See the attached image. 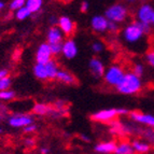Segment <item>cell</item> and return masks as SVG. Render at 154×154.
Segmentation results:
<instances>
[{
    "label": "cell",
    "instance_id": "cell-12",
    "mask_svg": "<svg viewBox=\"0 0 154 154\" xmlns=\"http://www.w3.org/2000/svg\"><path fill=\"white\" fill-rule=\"evenodd\" d=\"M64 33L59 29L58 26H52L48 29L46 32V41L49 44L53 43H62L64 42Z\"/></svg>",
    "mask_w": 154,
    "mask_h": 154
},
{
    "label": "cell",
    "instance_id": "cell-21",
    "mask_svg": "<svg viewBox=\"0 0 154 154\" xmlns=\"http://www.w3.org/2000/svg\"><path fill=\"white\" fill-rule=\"evenodd\" d=\"M114 154H135L134 148L129 142H120L116 144V149Z\"/></svg>",
    "mask_w": 154,
    "mask_h": 154
},
{
    "label": "cell",
    "instance_id": "cell-26",
    "mask_svg": "<svg viewBox=\"0 0 154 154\" xmlns=\"http://www.w3.org/2000/svg\"><path fill=\"white\" fill-rule=\"evenodd\" d=\"M11 84H12V80H11L10 77H5L1 79L0 80V92L10 90Z\"/></svg>",
    "mask_w": 154,
    "mask_h": 154
},
{
    "label": "cell",
    "instance_id": "cell-25",
    "mask_svg": "<svg viewBox=\"0 0 154 154\" xmlns=\"http://www.w3.org/2000/svg\"><path fill=\"white\" fill-rule=\"evenodd\" d=\"M26 5V1L25 0H12L10 3H9V9L13 12H15V11L20 10L21 8L25 7Z\"/></svg>",
    "mask_w": 154,
    "mask_h": 154
},
{
    "label": "cell",
    "instance_id": "cell-29",
    "mask_svg": "<svg viewBox=\"0 0 154 154\" xmlns=\"http://www.w3.org/2000/svg\"><path fill=\"white\" fill-rule=\"evenodd\" d=\"M143 72H144V68H143V66H142L141 64H136L135 66H134L133 73H135L137 77L140 78L142 75H143Z\"/></svg>",
    "mask_w": 154,
    "mask_h": 154
},
{
    "label": "cell",
    "instance_id": "cell-35",
    "mask_svg": "<svg viewBox=\"0 0 154 154\" xmlns=\"http://www.w3.org/2000/svg\"><path fill=\"white\" fill-rule=\"evenodd\" d=\"M88 9H90V3L88 2V1H83L82 3H81V11H82L83 13L88 12Z\"/></svg>",
    "mask_w": 154,
    "mask_h": 154
},
{
    "label": "cell",
    "instance_id": "cell-3",
    "mask_svg": "<svg viewBox=\"0 0 154 154\" xmlns=\"http://www.w3.org/2000/svg\"><path fill=\"white\" fill-rule=\"evenodd\" d=\"M105 17L109 22H113L116 24L123 23L127 18V9L125 5L121 3L112 5L108 7L107 10L105 11Z\"/></svg>",
    "mask_w": 154,
    "mask_h": 154
},
{
    "label": "cell",
    "instance_id": "cell-40",
    "mask_svg": "<svg viewBox=\"0 0 154 154\" xmlns=\"http://www.w3.org/2000/svg\"><path fill=\"white\" fill-rule=\"evenodd\" d=\"M5 119H7V114H2V113H0V122L5 121Z\"/></svg>",
    "mask_w": 154,
    "mask_h": 154
},
{
    "label": "cell",
    "instance_id": "cell-42",
    "mask_svg": "<svg viewBox=\"0 0 154 154\" xmlns=\"http://www.w3.org/2000/svg\"><path fill=\"white\" fill-rule=\"evenodd\" d=\"M2 131H3L2 127H1V126H0V134H2Z\"/></svg>",
    "mask_w": 154,
    "mask_h": 154
},
{
    "label": "cell",
    "instance_id": "cell-2",
    "mask_svg": "<svg viewBox=\"0 0 154 154\" xmlns=\"http://www.w3.org/2000/svg\"><path fill=\"white\" fill-rule=\"evenodd\" d=\"M142 88V83L140 78L137 77L135 73L126 72L122 81L116 86V91L123 95H134L140 92Z\"/></svg>",
    "mask_w": 154,
    "mask_h": 154
},
{
    "label": "cell",
    "instance_id": "cell-13",
    "mask_svg": "<svg viewBox=\"0 0 154 154\" xmlns=\"http://www.w3.org/2000/svg\"><path fill=\"white\" fill-rule=\"evenodd\" d=\"M58 27H59V29L63 31V33H64L65 36H71L72 33H73V31H75V28L73 21L66 15H63V16L59 17Z\"/></svg>",
    "mask_w": 154,
    "mask_h": 154
},
{
    "label": "cell",
    "instance_id": "cell-23",
    "mask_svg": "<svg viewBox=\"0 0 154 154\" xmlns=\"http://www.w3.org/2000/svg\"><path fill=\"white\" fill-rule=\"evenodd\" d=\"M14 16L17 18L18 21H24L26 18H28L29 16H31V12L26 8V7H23V8H21L20 10L14 12Z\"/></svg>",
    "mask_w": 154,
    "mask_h": 154
},
{
    "label": "cell",
    "instance_id": "cell-17",
    "mask_svg": "<svg viewBox=\"0 0 154 154\" xmlns=\"http://www.w3.org/2000/svg\"><path fill=\"white\" fill-rule=\"evenodd\" d=\"M45 65V69H46V72H48V78L49 80H56V77H57V73L59 71V66L57 64V62L55 59H52L50 60L49 63H46Z\"/></svg>",
    "mask_w": 154,
    "mask_h": 154
},
{
    "label": "cell",
    "instance_id": "cell-16",
    "mask_svg": "<svg viewBox=\"0 0 154 154\" xmlns=\"http://www.w3.org/2000/svg\"><path fill=\"white\" fill-rule=\"evenodd\" d=\"M116 149V143L114 141H105V142H99L95 146V151L97 153H103V154H110L114 153Z\"/></svg>",
    "mask_w": 154,
    "mask_h": 154
},
{
    "label": "cell",
    "instance_id": "cell-33",
    "mask_svg": "<svg viewBox=\"0 0 154 154\" xmlns=\"http://www.w3.org/2000/svg\"><path fill=\"white\" fill-rule=\"evenodd\" d=\"M24 143H25L26 146H28V148H32V146H35V144H36V141H35L33 138L28 137V138H26L25 140H24Z\"/></svg>",
    "mask_w": 154,
    "mask_h": 154
},
{
    "label": "cell",
    "instance_id": "cell-30",
    "mask_svg": "<svg viewBox=\"0 0 154 154\" xmlns=\"http://www.w3.org/2000/svg\"><path fill=\"white\" fill-rule=\"evenodd\" d=\"M146 58L148 64H149L150 66L154 67V50H151V51H149L146 53Z\"/></svg>",
    "mask_w": 154,
    "mask_h": 154
},
{
    "label": "cell",
    "instance_id": "cell-24",
    "mask_svg": "<svg viewBox=\"0 0 154 154\" xmlns=\"http://www.w3.org/2000/svg\"><path fill=\"white\" fill-rule=\"evenodd\" d=\"M16 94L14 91L8 90V91H3V92H0V100L2 101H11L15 98Z\"/></svg>",
    "mask_w": 154,
    "mask_h": 154
},
{
    "label": "cell",
    "instance_id": "cell-5",
    "mask_svg": "<svg viewBox=\"0 0 154 154\" xmlns=\"http://www.w3.org/2000/svg\"><path fill=\"white\" fill-rule=\"evenodd\" d=\"M8 123L13 128H25L35 123V119L28 113H14L8 118Z\"/></svg>",
    "mask_w": 154,
    "mask_h": 154
},
{
    "label": "cell",
    "instance_id": "cell-34",
    "mask_svg": "<svg viewBox=\"0 0 154 154\" xmlns=\"http://www.w3.org/2000/svg\"><path fill=\"white\" fill-rule=\"evenodd\" d=\"M58 20H59V17H57V16H55V15L50 16L49 23H50V25H51V27L52 26H58Z\"/></svg>",
    "mask_w": 154,
    "mask_h": 154
},
{
    "label": "cell",
    "instance_id": "cell-39",
    "mask_svg": "<svg viewBox=\"0 0 154 154\" xmlns=\"http://www.w3.org/2000/svg\"><path fill=\"white\" fill-rule=\"evenodd\" d=\"M80 138L82 139L83 141H86V142H90L91 141V139L88 138V137L86 136V135H81V136H80Z\"/></svg>",
    "mask_w": 154,
    "mask_h": 154
},
{
    "label": "cell",
    "instance_id": "cell-19",
    "mask_svg": "<svg viewBox=\"0 0 154 154\" xmlns=\"http://www.w3.org/2000/svg\"><path fill=\"white\" fill-rule=\"evenodd\" d=\"M32 72H33V75L38 80H41V81L49 80V78H48V72H46V69H45V65L37 64L36 63V65H35L32 68Z\"/></svg>",
    "mask_w": 154,
    "mask_h": 154
},
{
    "label": "cell",
    "instance_id": "cell-11",
    "mask_svg": "<svg viewBox=\"0 0 154 154\" xmlns=\"http://www.w3.org/2000/svg\"><path fill=\"white\" fill-rule=\"evenodd\" d=\"M108 25L109 21L105 17V15H95L91 20V27L93 30L98 33L108 30Z\"/></svg>",
    "mask_w": 154,
    "mask_h": 154
},
{
    "label": "cell",
    "instance_id": "cell-8",
    "mask_svg": "<svg viewBox=\"0 0 154 154\" xmlns=\"http://www.w3.org/2000/svg\"><path fill=\"white\" fill-rule=\"evenodd\" d=\"M116 116H119L118 109H105L92 114V120L96 122H101V123H107V122L113 121Z\"/></svg>",
    "mask_w": 154,
    "mask_h": 154
},
{
    "label": "cell",
    "instance_id": "cell-41",
    "mask_svg": "<svg viewBox=\"0 0 154 154\" xmlns=\"http://www.w3.org/2000/svg\"><path fill=\"white\" fill-rule=\"evenodd\" d=\"M5 7V2H3V1H0V10H2Z\"/></svg>",
    "mask_w": 154,
    "mask_h": 154
},
{
    "label": "cell",
    "instance_id": "cell-20",
    "mask_svg": "<svg viewBox=\"0 0 154 154\" xmlns=\"http://www.w3.org/2000/svg\"><path fill=\"white\" fill-rule=\"evenodd\" d=\"M43 1L42 0H27L25 7L31 12V14H36L41 11L43 7Z\"/></svg>",
    "mask_w": 154,
    "mask_h": 154
},
{
    "label": "cell",
    "instance_id": "cell-1",
    "mask_svg": "<svg viewBox=\"0 0 154 154\" xmlns=\"http://www.w3.org/2000/svg\"><path fill=\"white\" fill-rule=\"evenodd\" d=\"M144 36H146V33L140 28L138 22H133L125 26L121 33L123 42L131 48L138 46L144 39Z\"/></svg>",
    "mask_w": 154,
    "mask_h": 154
},
{
    "label": "cell",
    "instance_id": "cell-6",
    "mask_svg": "<svg viewBox=\"0 0 154 154\" xmlns=\"http://www.w3.org/2000/svg\"><path fill=\"white\" fill-rule=\"evenodd\" d=\"M153 16H154V9L152 5H148V3H144V5H140L136 13L137 22L143 24H150L151 25Z\"/></svg>",
    "mask_w": 154,
    "mask_h": 154
},
{
    "label": "cell",
    "instance_id": "cell-4",
    "mask_svg": "<svg viewBox=\"0 0 154 154\" xmlns=\"http://www.w3.org/2000/svg\"><path fill=\"white\" fill-rule=\"evenodd\" d=\"M126 72L123 70L121 66L119 65H112V66L108 67L105 71L103 75V80L110 86H114L116 88L119 85V83L121 82L122 79L124 78Z\"/></svg>",
    "mask_w": 154,
    "mask_h": 154
},
{
    "label": "cell",
    "instance_id": "cell-27",
    "mask_svg": "<svg viewBox=\"0 0 154 154\" xmlns=\"http://www.w3.org/2000/svg\"><path fill=\"white\" fill-rule=\"evenodd\" d=\"M50 48H51L52 54L53 56H57V55L62 54L63 51V42L62 43H53L50 44Z\"/></svg>",
    "mask_w": 154,
    "mask_h": 154
},
{
    "label": "cell",
    "instance_id": "cell-15",
    "mask_svg": "<svg viewBox=\"0 0 154 154\" xmlns=\"http://www.w3.org/2000/svg\"><path fill=\"white\" fill-rule=\"evenodd\" d=\"M56 80L58 82L64 83L66 85H75L78 82L77 78L72 75L70 71L65 69H59L58 73H57Z\"/></svg>",
    "mask_w": 154,
    "mask_h": 154
},
{
    "label": "cell",
    "instance_id": "cell-38",
    "mask_svg": "<svg viewBox=\"0 0 154 154\" xmlns=\"http://www.w3.org/2000/svg\"><path fill=\"white\" fill-rule=\"evenodd\" d=\"M51 150L49 148H46V146H42L41 149H40V154H50Z\"/></svg>",
    "mask_w": 154,
    "mask_h": 154
},
{
    "label": "cell",
    "instance_id": "cell-22",
    "mask_svg": "<svg viewBox=\"0 0 154 154\" xmlns=\"http://www.w3.org/2000/svg\"><path fill=\"white\" fill-rule=\"evenodd\" d=\"M131 146L134 148V151L137 153H146L150 151V146L143 141H134Z\"/></svg>",
    "mask_w": 154,
    "mask_h": 154
},
{
    "label": "cell",
    "instance_id": "cell-14",
    "mask_svg": "<svg viewBox=\"0 0 154 154\" xmlns=\"http://www.w3.org/2000/svg\"><path fill=\"white\" fill-rule=\"evenodd\" d=\"M129 116L131 120L138 122V123L144 124V125L154 127V116L150 114H144V113L137 112V111H131L129 112Z\"/></svg>",
    "mask_w": 154,
    "mask_h": 154
},
{
    "label": "cell",
    "instance_id": "cell-18",
    "mask_svg": "<svg viewBox=\"0 0 154 154\" xmlns=\"http://www.w3.org/2000/svg\"><path fill=\"white\" fill-rule=\"evenodd\" d=\"M53 109L49 105L42 103H35L32 107V113L36 116H46V114H51Z\"/></svg>",
    "mask_w": 154,
    "mask_h": 154
},
{
    "label": "cell",
    "instance_id": "cell-10",
    "mask_svg": "<svg viewBox=\"0 0 154 154\" xmlns=\"http://www.w3.org/2000/svg\"><path fill=\"white\" fill-rule=\"evenodd\" d=\"M79 53V50H78V45L75 43V41L73 39H66L64 42H63V51L62 54L65 58L67 59H73Z\"/></svg>",
    "mask_w": 154,
    "mask_h": 154
},
{
    "label": "cell",
    "instance_id": "cell-36",
    "mask_svg": "<svg viewBox=\"0 0 154 154\" xmlns=\"http://www.w3.org/2000/svg\"><path fill=\"white\" fill-rule=\"evenodd\" d=\"M0 113L7 114V116H8V107H7L3 103H0Z\"/></svg>",
    "mask_w": 154,
    "mask_h": 154
},
{
    "label": "cell",
    "instance_id": "cell-7",
    "mask_svg": "<svg viewBox=\"0 0 154 154\" xmlns=\"http://www.w3.org/2000/svg\"><path fill=\"white\" fill-rule=\"evenodd\" d=\"M53 59V54H52L51 48L48 42H42L40 45L38 46V49L36 51V62L37 64H46L50 60Z\"/></svg>",
    "mask_w": 154,
    "mask_h": 154
},
{
    "label": "cell",
    "instance_id": "cell-31",
    "mask_svg": "<svg viewBox=\"0 0 154 154\" xmlns=\"http://www.w3.org/2000/svg\"><path fill=\"white\" fill-rule=\"evenodd\" d=\"M120 27H119V24L113 23V22H109L108 25V30L111 31V32H118Z\"/></svg>",
    "mask_w": 154,
    "mask_h": 154
},
{
    "label": "cell",
    "instance_id": "cell-28",
    "mask_svg": "<svg viewBox=\"0 0 154 154\" xmlns=\"http://www.w3.org/2000/svg\"><path fill=\"white\" fill-rule=\"evenodd\" d=\"M105 50V44L100 41H95L92 43V51L94 53H101Z\"/></svg>",
    "mask_w": 154,
    "mask_h": 154
},
{
    "label": "cell",
    "instance_id": "cell-9",
    "mask_svg": "<svg viewBox=\"0 0 154 154\" xmlns=\"http://www.w3.org/2000/svg\"><path fill=\"white\" fill-rule=\"evenodd\" d=\"M88 69H90L91 75L94 78H96V79L103 78V75H105L106 71L105 65L98 57L91 58L90 63H88Z\"/></svg>",
    "mask_w": 154,
    "mask_h": 154
},
{
    "label": "cell",
    "instance_id": "cell-43",
    "mask_svg": "<svg viewBox=\"0 0 154 154\" xmlns=\"http://www.w3.org/2000/svg\"><path fill=\"white\" fill-rule=\"evenodd\" d=\"M151 24H152V25H154V16H153V20H152V23Z\"/></svg>",
    "mask_w": 154,
    "mask_h": 154
},
{
    "label": "cell",
    "instance_id": "cell-32",
    "mask_svg": "<svg viewBox=\"0 0 154 154\" xmlns=\"http://www.w3.org/2000/svg\"><path fill=\"white\" fill-rule=\"evenodd\" d=\"M37 127H38V126H37L35 123L31 124V125H28L27 127H25V128H24V133H26V134H32V133H35V131H37Z\"/></svg>",
    "mask_w": 154,
    "mask_h": 154
},
{
    "label": "cell",
    "instance_id": "cell-37",
    "mask_svg": "<svg viewBox=\"0 0 154 154\" xmlns=\"http://www.w3.org/2000/svg\"><path fill=\"white\" fill-rule=\"evenodd\" d=\"M5 77H9V71L7 69H0V80Z\"/></svg>",
    "mask_w": 154,
    "mask_h": 154
}]
</instances>
